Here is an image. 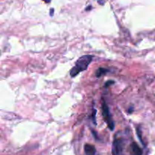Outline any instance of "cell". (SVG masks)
Instances as JSON below:
<instances>
[{"instance_id":"obj_1","label":"cell","mask_w":155,"mask_h":155,"mask_svg":"<svg viewBox=\"0 0 155 155\" xmlns=\"http://www.w3.org/2000/svg\"><path fill=\"white\" fill-rule=\"evenodd\" d=\"M92 58H93V56L89 55V54L83 55L81 58H80L76 62L75 66L70 71V74H71V77H75L77 74L81 73L82 71H86L89 64L92 62Z\"/></svg>"},{"instance_id":"obj_2","label":"cell","mask_w":155,"mask_h":155,"mask_svg":"<svg viewBox=\"0 0 155 155\" xmlns=\"http://www.w3.org/2000/svg\"><path fill=\"white\" fill-rule=\"evenodd\" d=\"M101 107H102L103 117H104L105 122L107 123V127H108V128L110 129V130H114V122L111 115H110L108 106H107V103L105 102L104 100H103L102 106H101Z\"/></svg>"},{"instance_id":"obj_3","label":"cell","mask_w":155,"mask_h":155,"mask_svg":"<svg viewBox=\"0 0 155 155\" xmlns=\"http://www.w3.org/2000/svg\"><path fill=\"white\" fill-rule=\"evenodd\" d=\"M125 142L122 138H115L112 145V154L123 155Z\"/></svg>"},{"instance_id":"obj_4","label":"cell","mask_w":155,"mask_h":155,"mask_svg":"<svg viewBox=\"0 0 155 155\" xmlns=\"http://www.w3.org/2000/svg\"><path fill=\"white\" fill-rule=\"evenodd\" d=\"M130 155H142V150L136 142H133L130 146Z\"/></svg>"},{"instance_id":"obj_5","label":"cell","mask_w":155,"mask_h":155,"mask_svg":"<svg viewBox=\"0 0 155 155\" xmlns=\"http://www.w3.org/2000/svg\"><path fill=\"white\" fill-rule=\"evenodd\" d=\"M84 151L86 155H95L96 154V149L95 146L89 144H86L84 145Z\"/></svg>"},{"instance_id":"obj_6","label":"cell","mask_w":155,"mask_h":155,"mask_svg":"<svg viewBox=\"0 0 155 155\" xmlns=\"http://www.w3.org/2000/svg\"><path fill=\"white\" fill-rule=\"evenodd\" d=\"M107 72H108V70L107 69H105V68H99V69H98L96 71V74L95 75H96L97 77H100L101 76L107 74Z\"/></svg>"},{"instance_id":"obj_7","label":"cell","mask_w":155,"mask_h":155,"mask_svg":"<svg viewBox=\"0 0 155 155\" xmlns=\"http://www.w3.org/2000/svg\"><path fill=\"white\" fill-rule=\"evenodd\" d=\"M137 135H138V136H139V139H140L141 142L143 144V141H142V130H141L140 127H139L137 128ZM143 145H144V144H143Z\"/></svg>"},{"instance_id":"obj_8","label":"cell","mask_w":155,"mask_h":155,"mask_svg":"<svg viewBox=\"0 0 155 155\" xmlns=\"http://www.w3.org/2000/svg\"><path fill=\"white\" fill-rule=\"evenodd\" d=\"M114 81H113V80H110V81L106 82L105 86H105V87H107L108 86H110V85L114 84Z\"/></svg>"},{"instance_id":"obj_9","label":"cell","mask_w":155,"mask_h":155,"mask_svg":"<svg viewBox=\"0 0 155 155\" xmlns=\"http://www.w3.org/2000/svg\"><path fill=\"white\" fill-rule=\"evenodd\" d=\"M50 15H51V16L53 15V9H51V14H50Z\"/></svg>"},{"instance_id":"obj_10","label":"cell","mask_w":155,"mask_h":155,"mask_svg":"<svg viewBox=\"0 0 155 155\" xmlns=\"http://www.w3.org/2000/svg\"><path fill=\"white\" fill-rule=\"evenodd\" d=\"M90 8H92V7H91V6H89V7H88L87 8H86V10H89V9H90Z\"/></svg>"}]
</instances>
